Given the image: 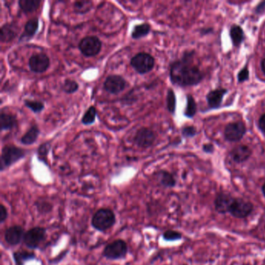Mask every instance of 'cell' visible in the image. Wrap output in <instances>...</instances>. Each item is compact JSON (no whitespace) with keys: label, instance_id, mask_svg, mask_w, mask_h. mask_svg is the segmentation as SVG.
Wrapping results in <instances>:
<instances>
[{"label":"cell","instance_id":"obj_1","mask_svg":"<svg viewBox=\"0 0 265 265\" xmlns=\"http://www.w3.org/2000/svg\"><path fill=\"white\" fill-rule=\"evenodd\" d=\"M170 76L172 83L180 87L196 85L202 80V73L199 68L186 58L172 64Z\"/></svg>","mask_w":265,"mask_h":265},{"label":"cell","instance_id":"obj_2","mask_svg":"<svg viewBox=\"0 0 265 265\" xmlns=\"http://www.w3.org/2000/svg\"><path fill=\"white\" fill-rule=\"evenodd\" d=\"M116 222V216L114 212L110 209L102 208L94 213L91 225L94 229L100 232H105L111 229Z\"/></svg>","mask_w":265,"mask_h":265},{"label":"cell","instance_id":"obj_3","mask_svg":"<svg viewBox=\"0 0 265 265\" xmlns=\"http://www.w3.org/2000/svg\"><path fill=\"white\" fill-rule=\"evenodd\" d=\"M25 155L26 152L23 149L19 148L13 145L4 146L0 159L1 171H3L6 168L14 164L15 162L23 159Z\"/></svg>","mask_w":265,"mask_h":265},{"label":"cell","instance_id":"obj_4","mask_svg":"<svg viewBox=\"0 0 265 265\" xmlns=\"http://www.w3.org/2000/svg\"><path fill=\"white\" fill-rule=\"evenodd\" d=\"M128 247L125 240H116L107 244L103 251V256L108 260H120L126 258Z\"/></svg>","mask_w":265,"mask_h":265},{"label":"cell","instance_id":"obj_5","mask_svg":"<svg viewBox=\"0 0 265 265\" xmlns=\"http://www.w3.org/2000/svg\"><path fill=\"white\" fill-rule=\"evenodd\" d=\"M131 65L139 74H146L154 69L155 59L151 54L146 53H139L132 57Z\"/></svg>","mask_w":265,"mask_h":265},{"label":"cell","instance_id":"obj_6","mask_svg":"<svg viewBox=\"0 0 265 265\" xmlns=\"http://www.w3.org/2000/svg\"><path fill=\"white\" fill-rule=\"evenodd\" d=\"M46 229L41 226H36L26 232L23 241L24 245L30 249H37L46 239Z\"/></svg>","mask_w":265,"mask_h":265},{"label":"cell","instance_id":"obj_7","mask_svg":"<svg viewBox=\"0 0 265 265\" xmlns=\"http://www.w3.org/2000/svg\"><path fill=\"white\" fill-rule=\"evenodd\" d=\"M101 48L102 42L96 36L85 37L79 44V49L86 57H94L99 54Z\"/></svg>","mask_w":265,"mask_h":265},{"label":"cell","instance_id":"obj_8","mask_svg":"<svg viewBox=\"0 0 265 265\" xmlns=\"http://www.w3.org/2000/svg\"><path fill=\"white\" fill-rule=\"evenodd\" d=\"M128 86L126 80L118 75H110L107 76L105 83L104 89L106 92L111 94H117L122 92Z\"/></svg>","mask_w":265,"mask_h":265},{"label":"cell","instance_id":"obj_9","mask_svg":"<svg viewBox=\"0 0 265 265\" xmlns=\"http://www.w3.org/2000/svg\"><path fill=\"white\" fill-rule=\"evenodd\" d=\"M156 140V135L148 128H139L135 133L134 142L140 148L146 149L154 144Z\"/></svg>","mask_w":265,"mask_h":265},{"label":"cell","instance_id":"obj_10","mask_svg":"<svg viewBox=\"0 0 265 265\" xmlns=\"http://www.w3.org/2000/svg\"><path fill=\"white\" fill-rule=\"evenodd\" d=\"M30 69L35 73H42L47 71L50 65L49 56L44 53L33 54L29 59Z\"/></svg>","mask_w":265,"mask_h":265},{"label":"cell","instance_id":"obj_11","mask_svg":"<svg viewBox=\"0 0 265 265\" xmlns=\"http://www.w3.org/2000/svg\"><path fill=\"white\" fill-rule=\"evenodd\" d=\"M253 208L254 206L250 202L243 199H235L229 210V212L236 218H246L251 214Z\"/></svg>","mask_w":265,"mask_h":265},{"label":"cell","instance_id":"obj_12","mask_svg":"<svg viewBox=\"0 0 265 265\" xmlns=\"http://www.w3.org/2000/svg\"><path fill=\"white\" fill-rule=\"evenodd\" d=\"M25 233L24 228L20 225H12L5 229V233H4V239L9 245H18L22 240H24Z\"/></svg>","mask_w":265,"mask_h":265},{"label":"cell","instance_id":"obj_13","mask_svg":"<svg viewBox=\"0 0 265 265\" xmlns=\"http://www.w3.org/2000/svg\"><path fill=\"white\" fill-rule=\"evenodd\" d=\"M245 132L246 127L243 123H231L225 128V139L230 142H237L243 138Z\"/></svg>","mask_w":265,"mask_h":265},{"label":"cell","instance_id":"obj_14","mask_svg":"<svg viewBox=\"0 0 265 265\" xmlns=\"http://www.w3.org/2000/svg\"><path fill=\"white\" fill-rule=\"evenodd\" d=\"M234 200L233 197L227 194H219L215 200V210L219 213L229 212V210Z\"/></svg>","mask_w":265,"mask_h":265},{"label":"cell","instance_id":"obj_15","mask_svg":"<svg viewBox=\"0 0 265 265\" xmlns=\"http://www.w3.org/2000/svg\"><path fill=\"white\" fill-rule=\"evenodd\" d=\"M38 27H39L38 18H33L28 20L24 26V31L20 35L19 42H24L31 40V38L35 36V34H36Z\"/></svg>","mask_w":265,"mask_h":265},{"label":"cell","instance_id":"obj_16","mask_svg":"<svg viewBox=\"0 0 265 265\" xmlns=\"http://www.w3.org/2000/svg\"><path fill=\"white\" fill-rule=\"evenodd\" d=\"M19 28L17 25L13 23L5 24L1 27V42H9L13 40L18 35Z\"/></svg>","mask_w":265,"mask_h":265},{"label":"cell","instance_id":"obj_17","mask_svg":"<svg viewBox=\"0 0 265 265\" xmlns=\"http://www.w3.org/2000/svg\"><path fill=\"white\" fill-rule=\"evenodd\" d=\"M251 155V150L249 147L246 146H236L231 152V156L233 157V160L237 162H244L247 160Z\"/></svg>","mask_w":265,"mask_h":265},{"label":"cell","instance_id":"obj_18","mask_svg":"<svg viewBox=\"0 0 265 265\" xmlns=\"http://www.w3.org/2000/svg\"><path fill=\"white\" fill-rule=\"evenodd\" d=\"M226 93V90L224 89H218V90H213L210 94H208V103L211 107H218L220 106L222 103L223 96Z\"/></svg>","mask_w":265,"mask_h":265},{"label":"cell","instance_id":"obj_19","mask_svg":"<svg viewBox=\"0 0 265 265\" xmlns=\"http://www.w3.org/2000/svg\"><path fill=\"white\" fill-rule=\"evenodd\" d=\"M40 135V129L37 125H32L27 132L22 136L20 142L26 146L34 144Z\"/></svg>","mask_w":265,"mask_h":265},{"label":"cell","instance_id":"obj_20","mask_svg":"<svg viewBox=\"0 0 265 265\" xmlns=\"http://www.w3.org/2000/svg\"><path fill=\"white\" fill-rule=\"evenodd\" d=\"M16 116L13 114H5L4 112L0 115V129L1 131L10 130L16 125Z\"/></svg>","mask_w":265,"mask_h":265},{"label":"cell","instance_id":"obj_21","mask_svg":"<svg viewBox=\"0 0 265 265\" xmlns=\"http://www.w3.org/2000/svg\"><path fill=\"white\" fill-rule=\"evenodd\" d=\"M13 257L16 265H24L28 261L34 260L36 255L30 251H18L13 253Z\"/></svg>","mask_w":265,"mask_h":265},{"label":"cell","instance_id":"obj_22","mask_svg":"<svg viewBox=\"0 0 265 265\" xmlns=\"http://www.w3.org/2000/svg\"><path fill=\"white\" fill-rule=\"evenodd\" d=\"M150 31H151L150 24H147V23L138 24L134 27L131 36L133 39L138 40V39L147 36L150 34Z\"/></svg>","mask_w":265,"mask_h":265},{"label":"cell","instance_id":"obj_23","mask_svg":"<svg viewBox=\"0 0 265 265\" xmlns=\"http://www.w3.org/2000/svg\"><path fill=\"white\" fill-rule=\"evenodd\" d=\"M19 6L24 13H32L40 6L42 1L40 0H20Z\"/></svg>","mask_w":265,"mask_h":265},{"label":"cell","instance_id":"obj_24","mask_svg":"<svg viewBox=\"0 0 265 265\" xmlns=\"http://www.w3.org/2000/svg\"><path fill=\"white\" fill-rule=\"evenodd\" d=\"M157 177L159 179L161 185L165 188H173L175 186L176 180L171 173L165 170H161L157 173Z\"/></svg>","mask_w":265,"mask_h":265},{"label":"cell","instance_id":"obj_25","mask_svg":"<svg viewBox=\"0 0 265 265\" xmlns=\"http://www.w3.org/2000/svg\"><path fill=\"white\" fill-rule=\"evenodd\" d=\"M230 37L235 46H239L241 44V42L244 41V31L242 30L241 27H239V26H233L230 30Z\"/></svg>","mask_w":265,"mask_h":265},{"label":"cell","instance_id":"obj_26","mask_svg":"<svg viewBox=\"0 0 265 265\" xmlns=\"http://www.w3.org/2000/svg\"><path fill=\"white\" fill-rule=\"evenodd\" d=\"M92 7V1H76L73 5L75 12L79 14H85L88 13Z\"/></svg>","mask_w":265,"mask_h":265},{"label":"cell","instance_id":"obj_27","mask_svg":"<svg viewBox=\"0 0 265 265\" xmlns=\"http://www.w3.org/2000/svg\"><path fill=\"white\" fill-rule=\"evenodd\" d=\"M96 117H97V109L94 106H90L83 116L82 123L85 125H91L95 122Z\"/></svg>","mask_w":265,"mask_h":265},{"label":"cell","instance_id":"obj_28","mask_svg":"<svg viewBox=\"0 0 265 265\" xmlns=\"http://www.w3.org/2000/svg\"><path fill=\"white\" fill-rule=\"evenodd\" d=\"M61 90L66 94H74L79 90V84L76 80L67 79L61 86Z\"/></svg>","mask_w":265,"mask_h":265},{"label":"cell","instance_id":"obj_29","mask_svg":"<svg viewBox=\"0 0 265 265\" xmlns=\"http://www.w3.org/2000/svg\"><path fill=\"white\" fill-rule=\"evenodd\" d=\"M51 144L47 142V143H42L38 149V157L39 160L45 162L47 164V157L49 155V151H50Z\"/></svg>","mask_w":265,"mask_h":265},{"label":"cell","instance_id":"obj_30","mask_svg":"<svg viewBox=\"0 0 265 265\" xmlns=\"http://www.w3.org/2000/svg\"><path fill=\"white\" fill-rule=\"evenodd\" d=\"M24 105L27 106V108L31 109L34 113L38 114L40 113L45 108V105L42 101H31V100H25L24 101Z\"/></svg>","mask_w":265,"mask_h":265},{"label":"cell","instance_id":"obj_31","mask_svg":"<svg viewBox=\"0 0 265 265\" xmlns=\"http://www.w3.org/2000/svg\"><path fill=\"white\" fill-rule=\"evenodd\" d=\"M166 105L167 109L170 113L173 114L176 109V97L173 90L170 89L168 90L167 97H166Z\"/></svg>","mask_w":265,"mask_h":265},{"label":"cell","instance_id":"obj_32","mask_svg":"<svg viewBox=\"0 0 265 265\" xmlns=\"http://www.w3.org/2000/svg\"><path fill=\"white\" fill-rule=\"evenodd\" d=\"M196 104L191 96L188 97V104L185 110V115L191 117L195 115L196 113Z\"/></svg>","mask_w":265,"mask_h":265},{"label":"cell","instance_id":"obj_33","mask_svg":"<svg viewBox=\"0 0 265 265\" xmlns=\"http://www.w3.org/2000/svg\"><path fill=\"white\" fill-rule=\"evenodd\" d=\"M162 237L166 241H173V240H180L182 237V235L177 231L168 230L163 233Z\"/></svg>","mask_w":265,"mask_h":265},{"label":"cell","instance_id":"obj_34","mask_svg":"<svg viewBox=\"0 0 265 265\" xmlns=\"http://www.w3.org/2000/svg\"><path fill=\"white\" fill-rule=\"evenodd\" d=\"M35 205L38 210L44 213L49 212L53 209V206L47 202H37Z\"/></svg>","mask_w":265,"mask_h":265},{"label":"cell","instance_id":"obj_35","mask_svg":"<svg viewBox=\"0 0 265 265\" xmlns=\"http://www.w3.org/2000/svg\"><path fill=\"white\" fill-rule=\"evenodd\" d=\"M8 217L7 209L5 207L4 205L1 204V209H0V222L3 223Z\"/></svg>","mask_w":265,"mask_h":265},{"label":"cell","instance_id":"obj_36","mask_svg":"<svg viewBox=\"0 0 265 265\" xmlns=\"http://www.w3.org/2000/svg\"><path fill=\"white\" fill-rule=\"evenodd\" d=\"M249 77V71L247 69V67H245L241 72L239 73L238 80L239 82H244L247 80Z\"/></svg>","mask_w":265,"mask_h":265},{"label":"cell","instance_id":"obj_37","mask_svg":"<svg viewBox=\"0 0 265 265\" xmlns=\"http://www.w3.org/2000/svg\"><path fill=\"white\" fill-rule=\"evenodd\" d=\"M183 135H185V136H193L195 134V129L193 127H186L183 129L182 131Z\"/></svg>","mask_w":265,"mask_h":265},{"label":"cell","instance_id":"obj_38","mask_svg":"<svg viewBox=\"0 0 265 265\" xmlns=\"http://www.w3.org/2000/svg\"><path fill=\"white\" fill-rule=\"evenodd\" d=\"M259 127H260L262 132H263L264 133H265V114L262 116V117L260 118V121H259Z\"/></svg>","mask_w":265,"mask_h":265},{"label":"cell","instance_id":"obj_39","mask_svg":"<svg viewBox=\"0 0 265 265\" xmlns=\"http://www.w3.org/2000/svg\"><path fill=\"white\" fill-rule=\"evenodd\" d=\"M204 150H205V151H206V152H212V150H213V147L212 146H204Z\"/></svg>","mask_w":265,"mask_h":265},{"label":"cell","instance_id":"obj_40","mask_svg":"<svg viewBox=\"0 0 265 265\" xmlns=\"http://www.w3.org/2000/svg\"><path fill=\"white\" fill-rule=\"evenodd\" d=\"M262 70H263V72H265V59L263 60V61H262Z\"/></svg>","mask_w":265,"mask_h":265},{"label":"cell","instance_id":"obj_41","mask_svg":"<svg viewBox=\"0 0 265 265\" xmlns=\"http://www.w3.org/2000/svg\"><path fill=\"white\" fill-rule=\"evenodd\" d=\"M262 191H263L264 195H265V184L263 185V188H262Z\"/></svg>","mask_w":265,"mask_h":265}]
</instances>
